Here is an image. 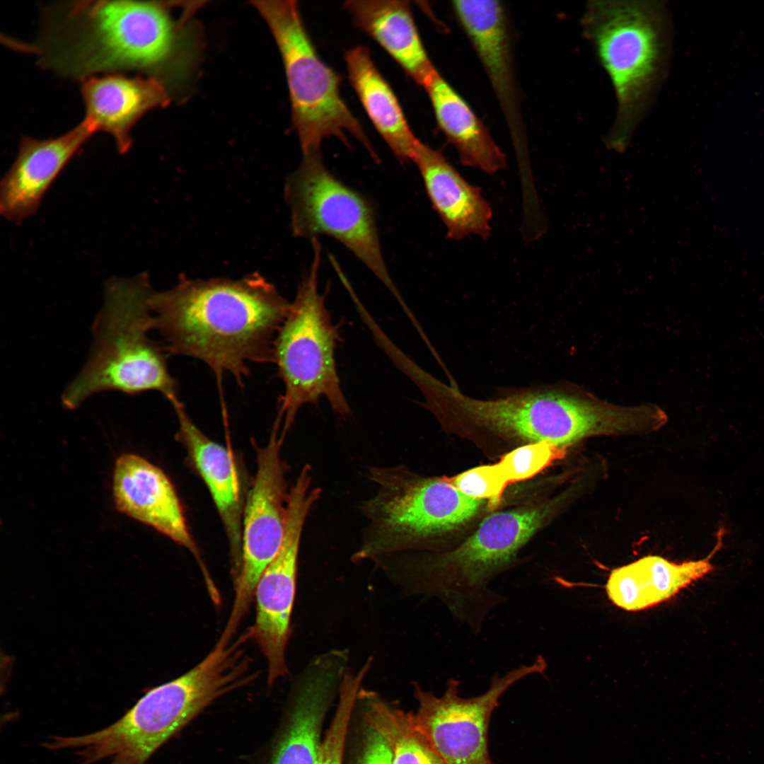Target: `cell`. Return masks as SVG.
I'll return each instance as SVG.
<instances>
[{"label": "cell", "mask_w": 764, "mask_h": 764, "mask_svg": "<svg viewBox=\"0 0 764 764\" xmlns=\"http://www.w3.org/2000/svg\"><path fill=\"white\" fill-rule=\"evenodd\" d=\"M172 405L178 422L177 438L207 486L224 525L230 546L234 579L241 564L245 504L238 467L233 454L204 435L179 400Z\"/></svg>", "instance_id": "cell-19"}, {"label": "cell", "mask_w": 764, "mask_h": 764, "mask_svg": "<svg viewBox=\"0 0 764 764\" xmlns=\"http://www.w3.org/2000/svg\"><path fill=\"white\" fill-rule=\"evenodd\" d=\"M448 481L465 495L487 499L493 507L499 504L509 484L498 463L470 468Z\"/></svg>", "instance_id": "cell-29"}, {"label": "cell", "mask_w": 764, "mask_h": 764, "mask_svg": "<svg viewBox=\"0 0 764 764\" xmlns=\"http://www.w3.org/2000/svg\"><path fill=\"white\" fill-rule=\"evenodd\" d=\"M117 509L187 549L197 560L207 590L216 585L191 536L177 492L166 473L132 453L116 461L112 480Z\"/></svg>", "instance_id": "cell-15"}, {"label": "cell", "mask_w": 764, "mask_h": 764, "mask_svg": "<svg viewBox=\"0 0 764 764\" xmlns=\"http://www.w3.org/2000/svg\"><path fill=\"white\" fill-rule=\"evenodd\" d=\"M349 660L348 650L332 649L313 657L299 674L289 720L269 764H316L322 724Z\"/></svg>", "instance_id": "cell-16"}, {"label": "cell", "mask_w": 764, "mask_h": 764, "mask_svg": "<svg viewBox=\"0 0 764 764\" xmlns=\"http://www.w3.org/2000/svg\"><path fill=\"white\" fill-rule=\"evenodd\" d=\"M438 127L463 166L489 175L507 165L504 153L467 101L436 71L424 84Z\"/></svg>", "instance_id": "cell-24"}, {"label": "cell", "mask_w": 764, "mask_h": 764, "mask_svg": "<svg viewBox=\"0 0 764 764\" xmlns=\"http://www.w3.org/2000/svg\"><path fill=\"white\" fill-rule=\"evenodd\" d=\"M154 329L170 353L198 359L241 381L249 364L273 361L291 303L260 277L185 280L153 292Z\"/></svg>", "instance_id": "cell-2"}, {"label": "cell", "mask_w": 764, "mask_h": 764, "mask_svg": "<svg viewBox=\"0 0 764 764\" xmlns=\"http://www.w3.org/2000/svg\"><path fill=\"white\" fill-rule=\"evenodd\" d=\"M376 487L361 511L366 519L356 563L410 552L468 521L483 501L468 497L446 479L420 478L405 465L371 467Z\"/></svg>", "instance_id": "cell-8"}, {"label": "cell", "mask_w": 764, "mask_h": 764, "mask_svg": "<svg viewBox=\"0 0 764 764\" xmlns=\"http://www.w3.org/2000/svg\"><path fill=\"white\" fill-rule=\"evenodd\" d=\"M452 8L485 70L512 137L521 138L523 125L505 7L495 0H456Z\"/></svg>", "instance_id": "cell-18"}, {"label": "cell", "mask_w": 764, "mask_h": 764, "mask_svg": "<svg viewBox=\"0 0 764 764\" xmlns=\"http://www.w3.org/2000/svg\"><path fill=\"white\" fill-rule=\"evenodd\" d=\"M546 666L545 659L537 656L531 664L494 675L485 693L470 698L461 697L460 682L455 678L448 680L441 696L414 683L418 707L410 712L412 722L445 764H492L488 727L499 699L514 684L543 673Z\"/></svg>", "instance_id": "cell-12"}, {"label": "cell", "mask_w": 764, "mask_h": 764, "mask_svg": "<svg viewBox=\"0 0 764 764\" xmlns=\"http://www.w3.org/2000/svg\"><path fill=\"white\" fill-rule=\"evenodd\" d=\"M424 395L427 407L446 422L560 449L589 437L598 421L591 393L567 383L508 389L485 400L432 378Z\"/></svg>", "instance_id": "cell-7"}, {"label": "cell", "mask_w": 764, "mask_h": 764, "mask_svg": "<svg viewBox=\"0 0 764 764\" xmlns=\"http://www.w3.org/2000/svg\"><path fill=\"white\" fill-rule=\"evenodd\" d=\"M355 26L375 40L415 83L424 86L437 71L422 41L409 1L349 0Z\"/></svg>", "instance_id": "cell-22"}, {"label": "cell", "mask_w": 764, "mask_h": 764, "mask_svg": "<svg viewBox=\"0 0 764 764\" xmlns=\"http://www.w3.org/2000/svg\"><path fill=\"white\" fill-rule=\"evenodd\" d=\"M153 292L144 274L112 278L105 284L104 303L93 327L91 352L62 393L64 407L76 409L106 390L129 395L156 390L171 404L179 400L164 356L148 337L154 329Z\"/></svg>", "instance_id": "cell-6"}, {"label": "cell", "mask_w": 764, "mask_h": 764, "mask_svg": "<svg viewBox=\"0 0 764 764\" xmlns=\"http://www.w3.org/2000/svg\"><path fill=\"white\" fill-rule=\"evenodd\" d=\"M581 26L615 96V115L603 142L623 153L668 73L673 37L669 7L663 0H589Z\"/></svg>", "instance_id": "cell-4"}, {"label": "cell", "mask_w": 764, "mask_h": 764, "mask_svg": "<svg viewBox=\"0 0 764 764\" xmlns=\"http://www.w3.org/2000/svg\"><path fill=\"white\" fill-rule=\"evenodd\" d=\"M80 90L83 120L95 132L110 134L120 154L129 150L132 129L143 115L168 103L163 83L151 77L122 74L93 76L81 81Z\"/></svg>", "instance_id": "cell-20"}, {"label": "cell", "mask_w": 764, "mask_h": 764, "mask_svg": "<svg viewBox=\"0 0 764 764\" xmlns=\"http://www.w3.org/2000/svg\"><path fill=\"white\" fill-rule=\"evenodd\" d=\"M320 494V489L313 485V476L300 472L289 490L282 547L255 587L256 617L252 629L267 661L269 686L288 673L286 649L291 635L300 542L306 519Z\"/></svg>", "instance_id": "cell-14"}, {"label": "cell", "mask_w": 764, "mask_h": 764, "mask_svg": "<svg viewBox=\"0 0 764 764\" xmlns=\"http://www.w3.org/2000/svg\"><path fill=\"white\" fill-rule=\"evenodd\" d=\"M286 194L296 236L313 240L327 235L336 239L396 293L371 205L328 170L321 151L303 156L288 181Z\"/></svg>", "instance_id": "cell-11"}, {"label": "cell", "mask_w": 764, "mask_h": 764, "mask_svg": "<svg viewBox=\"0 0 764 764\" xmlns=\"http://www.w3.org/2000/svg\"><path fill=\"white\" fill-rule=\"evenodd\" d=\"M722 538L718 535L717 545L705 559L677 564L648 555L613 569L606 586L608 598L627 611L642 610L671 598L713 569L710 559L720 548Z\"/></svg>", "instance_id": "cell-23"}, {"label": "cell", "mask_w": 764, "mask_h": 764, "mask_svg": "<svg viewBox=\"0 0 764 764\" xmlns=\"http://www.w3.org/2000/svg\"><path fill=\"white\" fill-rule=\"evenodd\" d=\"M250 627L235 640L217 641L199 664L148 690L122 717L100 730L54 736L52 747L74 764H146L151 756L221 696L257 678L247 652Z\"/></svg>", "instance_id": "cell-3"}, {"label": "cell", "mask_w": 764, "mask_h": 764, "mask_svg": "<svg viewBox=\"0 0 764 764\" xmlns=\"http://www.w3.org/2000/svg\"><path fill=\"white\" fill-rule=\"evenodd\" d=\"M356 764H392V756L386 741L368 723Z\"/></svg>", "instance_id": "cell-30"}, {"label": "cell", "mask_w": 764, "mask_h": 764, "mask_svg": "<svg viewBox=\"0 0 764 764\" xmlns=\"http://www.w3.org/2000/svg\"><path fill=\"white\" fill-rule=\"evenodd\" d=\"M345 59L351 86L375 129L400 162L412 161L419 140L369 49L352 47L346 52Z\"/></svg>", "instance_id": "cell-25"}, {"label": "cell", "mask_w": 764, "mask_h": 764, "mask_svg": "<svg viewBox=\"0 0 764 764\" xmlns=\"http://www.w3.org/2000/svg\"><path fill=\"white\" fill-rule=\"evenodd\" d=\"M181 37L164 2L74 1L44 8L34 42L8 37L5 44L69 79L136 71L163 83Z\"/></svg>", "instance_id": "cell-1"}, {"label": "cell", "mask_w": 764, "mask_h": 764, "mask_svg": "<svg viewBox=\"0 0 764 764\" xmlns=\"http://www.w3.org/2000/svg\"><path fill=\"white\" fill-rule=\"evenodd\" d=\"M548 509L529 507L486 517L459 545L441 553L401 555L394 577L407 596L436 598L477 634L489 613L505 598L490 581L516 562L519 550L542 526Z\"/></svg>", "instance_id": "cell-5"}, {"label": "cell", "mask_w": 764, "mask_h": 764, "mask_svg": "<svg viewBox=\"0 0 764 764\" xmlns=\"http://www.w3.org/2000/svg\"><path fill=\"white\" fill-rule=\"evenodd\" d=\"M366 661L356 673L347 672L340 685L339 701L330 726L321 742L316 764H342L351 716L361 684L371 668Z\"/></svg>", "instance_id": "cell-27"}, {"label": "cell", "mask_w": 764, "mask_h": 764, "mask_svg": "<svg viewBox=\"0 0 764 764\" xmlns=\"http://www.w3.org/2000/svg\"><path fill=\"white\" fill-rule=\"evenodd\" d=\"M94 133L83 120L57 137H23L16 158L1 181V215L20 224L35 214L59 174Z\"/></svg>", "instance_id": "cell-17"}, {"label": "cell", "mask_w": 764, "mask_h": 764, "mask_svg": "<svg viewBox=\"0 0 764 764\" xmlns=\"http://www.w3.org/2000/svg\"><path fill=\"white\" fill-rule=\"evenodd\" d=\"M358 700L366 722L386 741L392 764H445L412 722L410 712L396 708L376 693L361 688Z\"/></svg>", "instance_id": "cell-26"}, {"label": "cell", "mask_w": 764, "mask_h": 764, "mask_svg": "<svg viewBox=\"0 0 764 764\" xmlns=\"http://www.w3.org/2000/svg\"><path fill=\"white\" fill-rule=\"evenodd\" d=\"M284 438L274 428L267 444L257 448V470L243 509L241 564L234 579L235 597L224 635L232 637L247 614L256 585L278 554L286 533L290 488L281 456Z\"/></svg>", "instance_id": "cell-13"}, {"label": "cell", "mask_w": 764, "mask_h": 764, "mask_svg": "<svg viewBox=\"0 0 764 764\" xmlns=\"http://www.w3.org/2000/svg\"><path fill=\"white\" fill-rule=\"evenodd\" d=\"M279 50L291 105L292 125L303 155L321 151L324 139L336 137L349 146L358 140L374 160L376 153L360 122L340 93V77L320 57L311 40L296 1H255Z\"/></svg>", "instance_id": "cell-9"}, {"label": "cell", "mask_w": 764, "mask_h": 764, "mask_svg": "<svg viewBox=\"0 0 764 764\" xmlns=\"http://www.w3.org/2000/svg\"><path fill=\"white\" fill-rule=\"evenodd\" d=\"M412 161L431 204L446 227L447 238L460 241L474 235L487 238L492 210L481 189L469 183L441 152L420 140Z\"/></svg>", "instance_id": "cell-21"}, {"label": "cell", "mask_w": 764, "mask_h": 764, "mask_svg": "<svg viewBox=\"0 0 764 764\" xmlns=\"http://www.w3.org/2000/svg\"><path fill=\"white\" fill-rule=\"evenodd\" d=\"M313 257L274 345L273 362L284 385L275 424L284 437L299 409L325 398L334 412L350 414L337 376L335 352L337 329L318 289L321 245L311 241Z\"/></svg>", "instance_id": "cell-10"}, {"label": "cell", "mask_w": 764, "mask_h": 764, "mask_svg": "<svg viewBox=\"0 0 764 764\" xmlns=\"http://www.w3.org/2000/svg\"><path fill=\"white\" fill-rule=\"evenodd\" d=\"M560 451L545 442L528 443L505 454L498 464L509 483L522 481L547 467Z\"/></svg>", "instance_id": "cell-28"}]
</instances>
